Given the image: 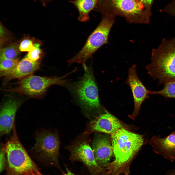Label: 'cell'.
Returning <instances> with one entry per match:
<instances>
[{"label":"cell","instance_id":"5bb4252c","mask_svg":"<svg viewBox=\"0 0 175 175\" xmlns=\"http://www.w3.org/2000/svg\"><path fill=\"white\" fill-rule=\"evenodd\" d=\"M19 106L16 101L9 100L4 103L0 112V134H9L15 124V118Z\"/></svg>","mask_w":175,"mask_h":175},{"label":"cell","instance_id":"9c48e42d","mask_svg":"<svg viewBox=\"0 0 175 175\" xmlns=\"http://www.w3.org/2000/svg\"><path fill=\"white\" fill-rule=\"evenodd\" d=\"M70 153V160L79 161L86 167L90 175H105V168L101 167L96 161L92 148L88 140L81 138L68 147Z\"/></svg>","mask_w":175,"mask_h":175},{"label":"cell","instance_id":"9a60e30c","mask_svg":"<svg viewBox=\"0 0 175 175\" xmlns=\"http://www.w3.org/2000/svg\"><path fill=\"white\" fill-rule=\"evenodd\" d=\"M40 67L38 61H33L26 56L19 61L16 67L5 76V79L9 80L12 79H21L32 75Z\"/></svg>","mask_w":175,"mask_h":175},{"label":"cell","instance_id":"d6986e66","mask_svg":"<svg viewBox=\"0 0 175 175\" xmlns=\"http://www.w3.org/2000/svg\"><path fill=\"white\" fill-rule=\"evenodd\" d=\"M19 62L18 58L14 59H5L0 61V74L1 77H4L13 70Z\"/></svg>","mask_w":175,"mask_h":175},{"label":"cell","instance_id":"5b68a950","mask_svg":"<svg viewBox=\"0 0 175 175\" xmlns=\"http://www.w3.org/2000/svg\"><path fill=\"white\" fill-rule=\"evenodd\" d=\"M100 23L88 38L85 44L75 56L68 61L69 65L74 63L86 65L87 61L99 48L106 44L110 30L115 21V16L106 11H103Z\"/></svg>","mask_w":175,"mask_h":175},{"label":"cell","instance_id":"277c9868","mask_svg":"<svg viewBox=\"0 0 175 175\" xmlns=\"http://www.w3.org/2000/svg\"><path fill=\"white\" fill-rule=\"evenodd\" d=\"M83 68L85 73L82 78L68 87L75 95L84 114L89 117L98 112L102 107L92 70L86 66Z\"/></svg>","mask_w":175,"mask_h":175},{"label":"cell","instance_id":"52a82bcc","mask_svg":"<svg viewBox=\"0 0 175 175\" xmlns=\"http://www.w3.org/2000/svg\"><path fill=\"white\" fill-rule=\"evenodd\" d=\"M60 144L59 137L56 132L42 130L36 134L35 144L30 150L49 165L57 167L62 172L58 159Z\"/></svg>","mask_w":175,"mask_h":175},{"label":"cell","instance_id":"603a6c76","mask_svg":"<svg viewBox=\"0 0 175 175\" xmlns=\"http://www.w3.org/2000/svg\"><path fill=\"white\" fill-rule=\"evenodd\" d=\"M143 5L146 13L151 16V14L150 9L153 0H138Z\"/></svg>","mask_w":175,"mask_h":175},{"label":"cell","instance_id":"484cf974","mask_svg":"<svg viewBox=\"0 0 175 175\" xmlns=\"http://www.w3.org/2000/svg\"><path fill=\"white\" fill-rule=\"evenodd\" d=\"M166 175H175V169L168 171Z\"/></svg>","mask_w":175,"mask_h":175},{"label":"cell","instance_id":"8fae6325","mask_svg":"<svg viewBox=\"0 0 175 175\" xmlns=\"http://www.w3.org/2000/svg\"><path fill=\"white\" fill-rule=\"evenodd\" d=\"M105 113L96 117L88 125L85 134L94 132L104 133L111 135L119 129L123 128L122 123L105 108Z\"/></svg>","mask_w":175,"mask_h":175},{"label":"cell","instance_id":"7a4b0ae2","mask_svg":"<svg viewBox=\"0 0 175 175\" xmlns=\"http://www.w3.org/2000/svg\"><path fill=\"white\" fill-rule=\"evenodd\" d=\"M151 62L146 67L148 73L159 84L175 80V36L164 38L152 50Z\"/></svg>","mask_w":175,"mask_h":175},{"label":"cell","instance_id":"7402d4cb","mask_svg":"<svg viewBox=\"0 0 175 175\" xmlns=\"http://www.w3.org/2000/svg\"><path fill=\"white\" fill-rule=\"evenodd\" d=\"M6 155L4 146L0 148V171H2L4 169L6 163Z\"/></svg>","mask_w":175,"mask_h":175},{"label":"cell","instance_id":"ba28073f","mask_svg":"<svg viewBox=\"0 0 175 175\" xmlns=\"http://www.w3.org/2000/svg\"><path fill=\"white\" fill-rule=\"evenodd\" d=\"M103 6L102 11L123 17L130 23L146 24L149 21L150 16L138 0H106Z\"/></svg>","mask_w":175,"mask_h":175},{"label":"cell","instance_id":"3957f363","mask_svg":"<svg viewBox=\"0 0 175 175\" xmlns=\"http://www.w3.org/2000/svg\"><path fill=\"white\" fill-rule=\"evenodd\" d=\"M12 130V136L4 146L7 161L4 175H43L20 142L15 124Z\"/></svg>","mask_w":175,"mask_h":175},{"label":"cell","instance_id":"4316f807","mask_svg":"<svg viewBox=\"0 0 175 175\" xmlns=\"http://www.w3.org/2000/svg\"><path fill=\"white\" fill-rule=\"evenodd\" d=\"M41 3V4L44 6H45L47 3L49 2L50 0H38Z\"/></svg>","mask_w":175,"mask_h":175},{"label":"cell","instance_id":"8992f818","mask_svg":"<svg viewBox=\"0 0 175 175\" xmlns=\"http://www.w3.org/2000/svg\"><path fill=\"white\" fill-rule=\"evenodd\" d=\"M72 72L59 77H42L32 75L19 79L14 84L15 87L4 89L6 91L17 92L33 98L42 97L52 85L66 86L68 80L65 78Z\"/></svg>","mask_w":175,"mask_h":175},{"label":"cell","instance_id":"6da1fadb","mask_svg":"<svg viewBox=\"0 0 175 175\" xmlns=\"http://www.w3.org/2000/svg\"><path fill=\"white\" fill-rule=\"evenodd\" d=\"M111 135L114 159L105 167V175H129L131 163L144 144L143 136L124 128Z\"/></svg>","mask_w":175,"mask_h":175},{"label":"cell","instance_id":"7c38bea8","mask_svg":"<svg viewBox=\"0 0 175 175\" xmlns=\"http://www.w3.org/2000/svg\"><path fill=\"white\" fill-rule=\"evenodd\" d=\"M92 144V148L96 162L99 166L104 168L110 162L114 154L111 139L107 135L97 134Z\"/></svg>","mask_w":175,"mask_h":175},{"label":"cell","instance_id":"4fadbf2b","mask_svg":"<svg viewBox=\"0 0 175 175\" xmlns=\"http://www.w3.org/2000/svg\"><path fill=\"white\" fill-rule=\"evenodd\" d=\"M149 142L155 153L171 161L175 160V131L164 138L154 136Z\"/></svg>","mask_w":175,"mask_h":175},{"label":"cell","instance_id":"30bf717a","mask_svg":"<svg viewBox=\"0 0 175 175\" xmlns=\"http://www.w3.org/2000/svg\"><path fill=\"white\" fill-rule=\"evenodd\" d=\"M136 66L133 65L128 70V76L125 83L130 88L131 90L134 104L132 113L128 115L129 117L134 120L138 114L141 105L146 99L149 98V94L151 91L147 89L143 84L137 76Z\"/></svg>","mask_w":175,"mask_h":175},{"label":"cell","instance_id":"d4e9b609","mask_svg":"<svg viewBox=\"0 0 175 175\" xmlns=\"http://www.w3.org/2000/svg\"><path fill=\"white\" fill-rule=\"evenodd\" d=\"M66 172H64L62 171V173L61 175H78L73 173L67 167L66 168Z\"/></svg>","mask_w":175,"mask_h":175},{"label":"cell","instance_id":"e0dca14e","mask_svg":"<svg viewBox=\"0 0 175 175\" xmlns=\"http://www.w3.org/2000/svg\"><path fill=\"white\" fill-rule=\"evenodd\" d=\"M18 45L14 44L10 45L1 51L0 60L5 59H14L17 58L20 52Z\"/></svg>","mask_w":175,"mask_h":175},{"label":"cell","instance_id":"ffe728a7","mask_svg":"<svg viewBox=\"0 0 175 175\" xmlns=\"http://www.w3.org/2000/svg\"><path fill=\"white\" fill-rule=\"evenodd\" d=\"M34 48L29 52L26 57L31 60L34 61H37L40 58L41 53L39 44H34Z\"/></svg>","mask_w":175,"mask_h":175},{"label":"cell","instance_id":"44dd1931","mask_svg":"<svg viewBox=\"0 0 175 175\" xmlns=\"http://www.w3.org/2000/svg\"><path fill=\"white\" fill-rule=\"evenodd\" d=\"M32 41L28 39H25L20 43L19 49L20 51L29 52L34 47Z\"/></svg>","mask_w":175,"mask_h":175},{"label":"cell","instance_id":"2e32d148","mask_svg":"<svg viewBox=\"0 0 175 175\" xmlns=\"http://www.w3.org/2000/svg\"><path fill=\"white\" fill-rule=\"evenodd\" d=\"M98 0H74L70 1L77 8L79 21L85 22L89 19V12L95 7Z\"/></svg>","mask_w":175,"mask_h":175},{"label":"cell","instance_id":"cb8c5ba5","mask_svg":"<svg viewBox=\"0 0 175 175\" xmlns=\"http://www.w3.org/2000/svg\"><path fill=\"white\" fill-rule=\"evenodd\" d=\"M169 6L166 10V11L175 16V1Z\"/></svg>","mask_w":175,"mask_h":175},{"label":"cell","instance_id":"ac0fdd59","mask_svg":"<svg viewBox=\"0 0 175 175\" xmlns=\"http://www.w3.org/2000/svg\"><path fill=\"white\" fill-rule=\"evenodd\" d=\"M164 85L162 90L151 91L150 94L159 95L166 98H175V80L168 82Z\"/></svg>","mask_w":175,"mask_h":175}]
</instances>
